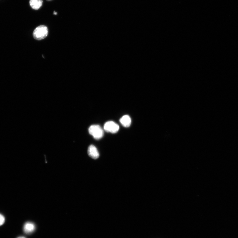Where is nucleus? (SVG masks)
<instances>
[{
  "instance_id": "obj_8",
  "label": "nucleus",
  "mask_w": 238,
  "mask_h": 238,
  "mask_svg": "<svg viewBox=\"0 0 238 238\" xmlns=\"http://www.w3.org/2000/svg\"><path fill=\"white\" fill-rule=\"evenodd\" d=\"M5 221V219L3 215L0 214V226L2 225Z\"/></svg>"
},
{
  "instance_id": "obj_3",
  "label": "nucleus",
  "mask_w": 238,
  "mask_h": 238,
  "mask_svg": "<svg viewBox=\"0 0 238 238\" xmlns=\"http://www.w3.org/2000/svg\"><path fill=\"white\" fill-rule=\"evenodd\" d=\"M119 129V125L112 121L106 123L104 126V129L106 132L112 133H117Z\"/></svg>"
},
{
  "instance_id": "obj_6",
  "label": "nucleus",
  "mask_w": 238,
  "mask_h": 238,
  "mask_svg": "<svg viewBox=\"0 0 238 238\" xmlns=\"http://www.w3.org/2000/svg\"><path fill=\"white\" fill-rule=\"evenodd\" d=\"M120 123L124 127H129L130 126L131 123V119L128 115H126L123 116L120 119Z\"/></svg>"
},
{
  "instance_id": "obj_7",
  "label": "nucleus",
  "mask_w": 238,
  "mask_h": 238,
  "mask_svg": "<svg viewBox=\"0 0 238 238\" xmlns=\"http://www.w3.org/2000/svg\"><path fill=\"white\" fill-rule=\"evenodd\" d=\"M42 0H30V4L32 8L34 10H38L42 6Z\"/></svg>"
},
{
  "instance_id": "obj_4",
  "label": "nucleus",
  "mask_w": 238,
  "mask_h": 238,
  "mask_svg": "<svg viewBox=\"0 0 238 238\" xmlns=\"http://www.w3.org/2000/svg\"><path fill=\"white\" fill-rule=\"evenodd\" d=\"M88 154L93 159H97L99 157V154L96 148L93 145H91L88 149Z\"/></svg>"
},
{
  "instance_id": "obj_5",
  "label": "nucleus",
  "mask_w": 238,
  "mask_h": 238,
  "mask_svg": "<svg viewBox=\"0 0 238 238\" xmlns=\"http://www.w3.org/2000/svg\"><path fill=\"white\" fill-rule=\"evenodd\" d=\"M35 229V225L33 223L28 222L25 224L24 230L26 234H29L33 233Z\"/></svg>"
},
{
  "instance_id": "obj_10",
  "label": "nucleus",
  "mask_w": 238,
  "mask_h": 238,
  "mask_svg": "<svg viewBox=\"0 0 238 238\" xmlns=\"http://www.w3.org/2000/svg\"><path fill=\"white\" fill-rule=\"evenodd\" d=\"M18 238H25V237H18Z\"/></svg>"
},
{
  "instance_id": "obj_11",
  "label": "nucleus",
  "mask_w": 238,
  "mask_h": 238,
  "mask_svg": "<svg viewBox=\"0 0 238 238\" xmlns=\"http://www.w3.org/2000/svg\"><path fill=\"white\" fill-rule=\"evenodd\" d=\"M49 1H50V0H49Z\"/></svg>"
},
{
  "instance_id": "obj_9",
  "label": "nucleus",
  "mask_w": 238,
  "mask_h": 238,
  "mask_svg": "<svg viewBox=\"0 0 238 238\" xmlns=\"http://www.w3.org/2000/svg\"><path fill=\"white\" fill-rule=\"evenodd\" d=\"M54 14L55 15H57V13L56 12H55V11L54 12Z\"/></svg>"
},
{
  "instance_id": "obj_2",
  "label": "nucleus",
  "mask_w": 238,
  "mask_h": 238,
  "mask_svg": "<svg viewBox=\"0 0 238 238\" xmlns=\"http://www.w3.org/2000/svg\"><path fill=\"white\" fill-rule=\"evenodd\" d=\"M90 134L94 139L98 140L101 138L104 135V131L101 127L98 125H92L89 129Z\"/></svg>"
},
{
  "instance_id": "obj_1",
  "label": "nucleus",
  "mask_w": 238,
  "mask_h": 238,
  "mask_svg": "<svg viewBox=\"0 0 238 238\" xmlns=\"http://www.w3.org/2000/svg\"><path fill=\"white\" fill-rule=\"evenodd\" d=\"M48 33V29L44 25H41L37 27L33 33V38L38 40L44 39L47 37Z\"/></svg>"
}]
</instances>
